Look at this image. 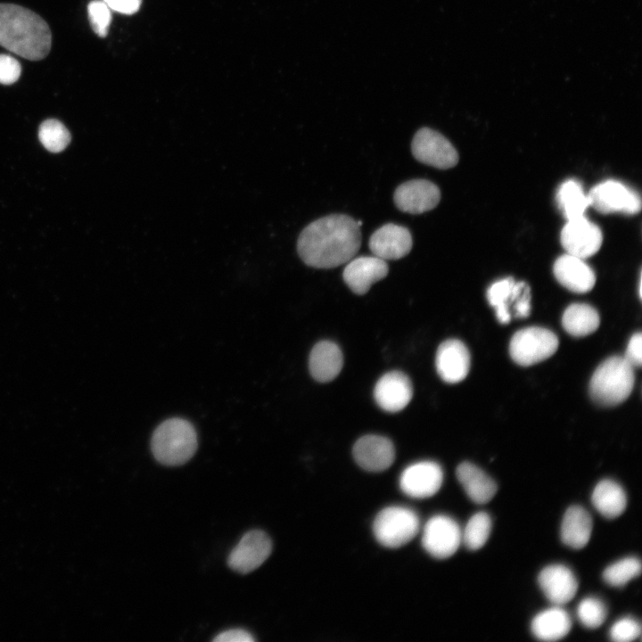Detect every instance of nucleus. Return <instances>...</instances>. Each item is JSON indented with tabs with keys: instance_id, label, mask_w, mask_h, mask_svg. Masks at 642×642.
I'll return each instance as SVG.
<instances>
[{
	"instance_id": "nucleus-1",
	"label": "nucleus",
	"mask_w": 642,
	"mask_h": 642,
	"mask_svg": "<svg viewBox=\"0 0 642 642\" xmlns=\"http://www.w3.org/2000/svg\"><path fill=\"white\" fill-rule=\"evenodd\" d=\"M360 245L357 221L344 214H332L311 222L301 231L297 251L306 265L333 268L349 262Z\"/></svg>"
},
{
	"instance_id": "nucleus-2",
	"label": "nucleus",
	"mask_w": 642,
	"mask_h": 642,
	"mask_svg": "<svg viewBox=\"0 0 642 642\" xmlns=\"http://www.w3.org/2000/svg\"><path fill=\"white\" fill-rule=\"evenodd\" d=\"M52 34L36 12L13 4H0V45L30 61L46 57Z\"/></svg>"
},
{
	"instance_id": "nucleus-3",
	"label": "nucleus",
	"mask_w": 642,
	"mask_h": 642,
	"mask_svg": "<svg viewBox=\"0 0 642 642\" xmlns=\"http://www.w3.org/2000/svg\"><path fill=\"white\" fill-rule=\"evenodd\" d=\"M198 447L197 432L187 420L173 417L163 421L154 430L151 449L155 459L169 466L185 464Z\"/></svg>"
},
{
	"instance_id": "nucleus-4",
	"label": "nucleus",
	"mask_w": 642,
	"mask_h": 642,
	"mask_svg": "<svg viewBox=\"0 0 642 642\" xmlns=\"http://www.w3.org/2000/svg\"><path fill=\"white\" fill-rule=\"evenodd\" d=\"M634 381V367L624 357L613 356L603 361L592 374L589 395L598 405L615 406L630 396Z\"/></svg>"
},
{
	"instance_id": "nucleus-5",
	"label": "nucleus",
	"mask_w": 642,
	"mask_h": 642,
	"mask_svg": "<svg viewBox=\"0 0 642 642\" xmlns=\"http://www.w3.org/2000/svg\"><path fill=\"white\" fill-rule=\"evenodd\" d=\"M420 531L418 514L403 506H390L382 509L373 523L375 539L389 548L400 547L410 542Z\"/></svg>"
},
{
	"instance_id": "nucleus-6",
	"label": "nucleus",
	"mask_w": 642,
	"mask_h": 642,
	"mask_svg": "<svg viewBox=\"0 0 642 642\" xmlns=\"http://www.w3.org/2000/svg\"><path fill=\"white\" fill-rule=\"evenodd\" d=\"M558 348L557 336L550 330L531 326L517 331L509 343V354L518 365L529 366L550 358Z\"/></svg>"
},
{
	"instance_id": "nucleus-7",
	"label": "nucleus",
	"mask_w": 642,
	"mask_h": 642,
	"mask_svg": "<svg viewBox=\"0 0 642 642\" xmlns=\"http://www.w3.org/2000/svg\"><path fill=\"white\" fill-rule=\"evenodd\" d=\"M462 543V530L457 522L446 514L432 516L422 531V546L432 557L452 556Z\"/></svg>"
},
{
	"instance_id": "nucleus-8",
	"label": "nucleus",
	"mask_w": 642,
	"mask_h": 642,
	"mask_svg": "<svg viewBox=\"0 0 642 642\" xmlns=\"http://www.w3.org/2000/svg\"><path fill=\"white\" fill-rule=\"evenodd\" d=\"M412 154L416 160L440 169L455 167L458 153L452 144L440 133L423 128L417 130L411 143Z\"/></svg>"
},
{
	"instance_id": "nucleus-9",
	"label": "nucleus",
	"mask_w": 642,
	"mask_h": 642,
	"mask_svg": "<svg viewBox=\"0 0 642 642\" xmlns=\"http://www.w3.org/2000/svg\"><path fill=\"white\" fill-rule=\"evenodd\" d=\"M589 204L598 212L636 214L641 209L639 195L616 180H606L594 186L588 193Z\"/></svg>"
},
{
	"instance_id": "nucleus-10",
	"label": "nucleus",
	"mask_w": 642,
	"mask_h": 642,
	"mask_svg": "<svg viewBox=\"0 0 642 642\" xmlns=\"http://www.w3.org/2000/svg\"><path fill=\"white\" fill-rule=\"evenodd\" d=\"M443 482L441 466L430 460H424L407 465L400 473L401 491L413 498L423 499L432 497Z\"/></svg>"
},
{
	"instance_id": "nucleus-11",
	"label": "nucleus",
	"mask_w": 642,
	"mask_h": 642,
	"mask_svg": "<svg viewBox=\"0 0 642 642\" xmlns=\"http://www.w3.org/2000/svg\"><path fill=\"white\" fill-rule=\"evenodd\" d=\"M272 541L261 530L246 532L233 548L227 558L228 566L241 574L259 568L269 556Z\"/></svg>"
},
{
	"instance_id": "nucleus-12",
	"label": "nucleus",
	"mask_w": 642,
	"mask_h": 642,
	"mask_svg": "<svg viewBox=\"0 0 642 642\" xmlns=\"http://www.w3.org/2000/svg\"><path fill=\"white\" fill-rule=\"evenodd\" d=\"M568 254L585 259L597 253L603 242L600 228L585 216L568 220L560 235Z\"/></svg>"
},
{
	"instance_id": "nucleus-13",
	"label": "nucleus",
	"mask_w": 642,
	"mask_h": 642,
	"mask_svg": "<svg viewBox=\"0 0 642 642\" xmlns=\"http://www.w3.org/2000/svg\"><path fill=\"white\" fill-rule=\"evenodd\" d=\"M440 200V188L426 179L407 181L396 188L393 195L396 207L410 214L429 211L438 205Z\"/></svg>"
},
{
	"instance_id": "nucleus-14",
	"label": "nucleus",
	"mask_w": 642,
	"mask_h": 642,
	"mask_svg": "<svg viewBox=\"0 0 642 642\" xmlns=\"http://www.w3.org/2000/svg\"><path fill=\"white\" fill-rule=\"evenodd\" d=\"M356 463L368 472H383L388 469L395 458V449L391 440L375 434L359 438L353 446Z\"/></svg>"
},
{
	"instance_id": "nucleus-15",
	"label": "nucleus",
	"mask_w": 642,
	"mask_h": 642,
	"mask_svg": "<svg viewBox=\"0 0 642 642\" xmlns=\"http://www.w3.org/2000/svg\"><path fill=\"white\" fill-rule=\"evenodd\" d=\"M413 240L409 230L402 226L388 223L370 236L368 246L373 254L384 260L399 259L409 253Z\"/></svg>"
},
{
	"instance_id": "nucleus-16",
	"label": "nucleus",
	"mask_w": 642,
	"mask_h": 642,
	"mask_svg": "<svg viewBox=\"0 0 642 642\" xmlns=\"http://www.w3.org/2000/svg\"><path fill=\"white\" fill-rule=\"evenodd\" d=\"M412 397V383L408 376L400 371L384 374L374 389V398L377 405L391 413L405 408Z\"/></svg>"
},
{
	"instance_id": "nucleus-17",
	"label": "nucleus",
	"mask_w": 642,
	"mask_h": 642,
	"mask_svg": "<svg viewBox=\"0 0 642 642\" xmlns=\"http://www.w3.org/2000/svg\"><path fill=\"white\" fill-rule=\"evenodd\" d=\"M538 583L547 599L555 605L570 602L579 587L575 574L564 564L544 567L538 576Z\"/></svg>"
},
{
	"instance_id": "nucleus-18",
	"label": "nucleus",
	"mask_w": 642,
	"mask_h": 642,
	"mask_svg": "<svg viewBox=\"0 0 642 642\" xmlns=\"http://www.w3.org/2000/svg\"><path fill=\"white\" fill-rule=\"evenodd\" d=\"M435 365L440 377L448 383L463 381L470 369V353L461 341L449 339L439 346Z\"/></svg>"
},
{
	"instance_id": "nucleus-19",
	"label": "nucleus",
	"mask_w": 642,
	"mask_h": 642,
	"mask_svg": "<svg viewBox=\"0 0 642 642\" xmlns=\"http://www.w3.org/2000/svg\"><path fill=\"white\" fill-rule=\"evenodd\" d=\"M389 272L386 260L376 256H361L351 259L343 270V280L356 294L368 292L371 285L384 278Z\"/></svg>"
},
{
	"instance_id": "nucleus-20",
	"label": "nucleus",
	"mask_w": 642,
	"mask_h": 642,
	"mask_svg": "<svg viewBox=\"0 0 642 642\" xmlns=\"http://www.w3.org/2000/svg\"><path fill=\"white\" fill-rule=\"evenodd\" d=\"M553 272L556 280L573 292H588L596 284L593 269L583 261V259L568 253L556 260Z\"/></svg>"
},
{
	"instance_id": "nucleus-21",
	"label": "nucleus",
	"mask_w": 642,
	"mask_h": 642,
	"mask_svg": "<svg viewBox=\"0 0 642 642\" xmlns=\"http://www.w3.org/2000/svg\"><path fill=\"white\" fill-rule=\"evenodd\" d=\"M342 366V350L333 342H319L313 347L309 354V372L312 377L320 383H327L336 378Z\"/></svg>"
},
{
	"instance_id": "nucleus-22",
	"label": "nucleus",
	"mask_w": 642,
	"mask_h": 642,
	"mask_svg": "<svg viewBox=\"0 0 642 642\" xmlns=\"http://www.w3.org/2000/svg\"><path fill=\"white\" fill-rule=\"evenodd\" d=\"M456 475L468 498L476 504H485L493 498L497 483L483 470L470 462L461 463Z\"/></svg>"
},
{
	"instance_id": "nucleus-23",
	"label": "nucleus",
	"mask_w": 642,
	"mask_h": 642,
	"mask_svg": "<svg viewBox=\"0 0 642 642\" xmlns=\"http://www.w3.org/2000/svg\"><path fill=\"white\" fill-rule=\"evenodd\" d=\"M593 521L590 514L580 506L567 508L562 520V542L573 549L583 548L590 539Z\"/></svg>"
},
{
	"instance_id": "nucleus-24",
	"label": "nucleus",
	"mask_w": 642,
	"mask_h": 642,
	"mask_svg": "<svg viewBox=\"0 0 642 642\" xmlns=\"http://www.w3.org/2000/svg\"><path fill=\"white\" fill-rule=\"evenodd\" d=\"M572 629V619L561 605H554L539 612L531 621V630L542 641H556L564 638Z\"/></svg>"
},
{
	"instance_id": "nucleus-25",
	"label": "nucleus",
	"mask_w": 642,
	"mask_h": 642,
	"mask_svg": "<svg viewBox=\"0 0 642 642\" xmlns=\"http://www.w3.org/2000/svg\"><path fill=\"white\" fill-rule=\"evenodd\" d=\"M591 501L597 511L608 519L620 516L627 506L625 490L611 479H604L595 486Z\"/></svg>"
},
{
	"instance_id": "nucleus-26",
	"label": "nucleus",
	"mask_w": 642,
	"mask_h": 642,
	"mask_svg": "<svg viewBox=\"0 0 642 642\" xmlns=\"http://www.w3.org/2000/svg\"><path fill=\"white\" fill-rule=\"evenodd\" d=\"M598 312L586 303H573L567 307L562 317L564 330L575 337H584L594 333L599 326Z\"/></svg>"
},
{
	"instance_id": "nucleus-27",
	"label": "nucleus",
	"mask_w": 642,
	"mask_h": 642,
	"mask_svg": "<svg viewBox=\"0 0 642 642\" xmlns=\"http://www.w3.org/2000/svg\"><path fill=\"white\" fill-rule=\"evenodd\" d=\"M559 208L567 220L584 216L589 204L588 194L583 191L581 185L573 179L564 182L556 195Z\"/></svg>"
},
{
	"instance_id": "nucleus-28",
	"label": "nucleus",
	"mask_w": 642,
	"mask_h": 642,
	"mask_svg": "<svg viewBox=\"0 0 642 642\" xmlns=\"http://www.w3.org/2000/svg\"><path fill=\"white\" fill-rule=\"evenodd\" d=\"M514 283L512 277L504 278L493 283L487 290V300L495 309L498 322L504 325L508 324L511 319L509 306Z\"/></svg>"
},
{
	"instance_id": "nucleus-29",
	"label": "nucleus",
	"mask_w": 642,
	"mask_h": 642,
	"mask_svg": "<svg viewBox=\"0 0 642 642\" xmlns=\"http://www.w3.org/2000/svg\"><path fill=\"white\" fill-rule=\"evenodd\" d=\"M491 528V518L487 513L474 514L462 531V543L469 550L480 549L487 542Z\"/></svg>"
},
{
	"instance_id": "nucleus-30",
	"label": "nucleus",
	"mask_w": 642,
	"mask_h": 642,
	"mask_svg": "<svg viewBox=\"0 0 642 642\" xmlns=\"http://www.w3.org/2000/svg\"><path fill=\"white\" fill-rule=\"evenodd\" d=\"M641 572V563L634 556L624 557L608 565L603 572L604 581L612 587H622Z\"/></svg>"
},
{
	"instance_id": "nucleus-31",
	"label": "nucleus",
	"mask_w": 642,
	"mask_h": 642,
	"mask_svg": "<svg viewBox=\"0 0 642 642\" xmlns=\"http://www.w3.org/2000/svg\"><path fill=\"white\" fill-rule=\"evenodd\" d=\"M38 137L45 148L52 152L64 150L70 141L66 127L54 119H46L40 125Z\"/></svg>"
},
{
	"instance_id": "nucleus-32",
	"label": "nucleus",
	"mask_w": 642,
	"mask_h": 642,
	"mask_svg": "<svg viewBox=\"0 0 642 642\" xmlns=\"http://www.w3.org/2000/svg\"><path fill=\"white\" fill-rule=\"evenodd\" d=\"M577 616L584 627L597 629L605 622L607 616V607L600 598L588 597L579 603Z\"/></svg>"
},
{
	"instance_id": "nucleus-33",
	"label": "nucleus",
	"mask_w": 642,
	"mask_h": 642,
	"mask_svg": "<svg viewBox=\"0 0 642 642\" xmlns=\"http://www.w3.org/2000/svg\"><path fill=\"white\" fill-rule=\"evenodd\" d=\"M91 27L99 37H105L111 21V9L103 0H93L87 5Z\"/></svg>"
},
{
	"instance_id": "nucleus-34",
	"label": "nucleus",
	"mask_w": 642,
	"mask_h": 642,
	"mask_svg": "<svg viewBox=\"0 0 642 642\" xmlns=\"http://www.w3.org/2000/svg\"><path fill=\"white\" fill-rule=\"evenodd\" d=\"M640 634V623L629 616L616 621L609 631L610 638L614 642H630L639 638Z\"/></svg>"
},
{
	"instance_id": "nucleus-35",
	"label": "nucleus",
	"mask_w": 642,
	"mask_h": 642,
	"mask_svg": "<svg viewBox=\"0 0 642 642\" xmlns=\"http://www.w3.org/2000/svg\"><path fill=\"white\" fill-rule=\"evenodd\" d=\"M21 74L20 62L7 54H0V83L11 85L15 83Z\"/></svg>"
},
{
	"instance_id": "nucleus-36",
	"label": "nucleus",
	"mask_w": 642,
	"mask_h": 642,
	"mask_svg": "<svg viewBox=\"0 0 642 642\" xmlns=\"http://www.w3.org/2000/svg\"><path fill=\"white\" fill-rule=\"evenodd\" d=\"M624 358L633 366L639 367L642 362V334L634 333L628 343Z\"/></svg>"
},
{
	"instance_id": "nucleus-37",
	"label": "nucleus",
	"mask_w": 642,
	"mask_h": 642,
	"mask_svg": "<svg viewBox=\"0 0 642 642\" xmlns=\"http://www.w3.org/2000/svg\"><path fill=\"white\" fill-rule=\"evenodd\" d=\"M531 312V290L527 285L514 301V316L517 318L529 317Z\"/></svg>"
},
{
	"instance_id": "nucleus-38",
	"label": "nucleus",
	"mask_w": 642,
	"mask_h": 642,
	"mask_svg": "<svg viewBox=\"0 0 642 642\" xmlns=\"http://www.w3.org/2000/svg\"><path fill=\"white\" fill-rule=\"evenodd\" d=\"M215 642H252L254 638L251 633L243 629H232L218 634Z\"/></svg>"
},
{
	"instance_id": "nucleus-39",
	"label": "nucleus",
	"mask_w": 642,
	"mask_h": 642,
	"mask_svg": "<svg viewBox=\"0 0 642 642\" xmlns=\"http://www.w3.org/2000/svg\"><path fill=\"white\" fill-rule=\"evenodd\" d=\"M111 10L123 14H133L141 6V0H103Z\"/></svg>"
}]
</instances>
